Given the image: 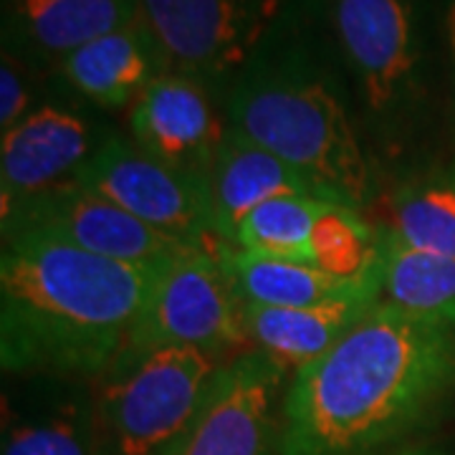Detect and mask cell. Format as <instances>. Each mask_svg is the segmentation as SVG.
I'll list each match as a JSON object with an SVG mask.
<instances>
[{
	"label": "cell",
	"instance_id": "obj_4",
	"mask_svg": "<svg viewBox=\"0 0 455 455\" xmlns=\"http://www.w3.org/2000/svg\"><path fill=\"white\" fill-rule=\"evenodd\" d=\"M357 127L379 180L423 167L427 38L418 0H322Z\"/></svg>",
	"mask_w": 455,
	"mask_h": 455
},
{
	"label": "cell",
	"instance_id": "obj_18",
	"mask_svg": "<svg viewBox=\"0 0 455 455\" xmlns=\"http://www.w3.org/2000/svg\"><path fill=\"white\" fill-rule=\"evenodd\" d=\"M220 260L238 299L251 307L271 309H307L347 293H355L364 286L382 283V263L370 276L359 281H341L324 274L314 263L274 259L223 245Z\"/></svg>",
	"mask_w": 455,
	"mask_h": 455
},
{
	"label": "cell",
	"instance_id": "obj_14",
	"mask_svg": "<svg viewBox=\"0 0 455 455\" xmlns=\"http://www.w3.org/2000/svg\"><path fill=\"white\" fill-rule=\"evenodd\" d=\"M140 0H5L3 53L38 74L59 71L74 51L137 23Z\"/></svg>",
	"mask_w": 455,
	"mask_h": 455
},
{
	"label": "cell",
	"instance_id": "obj_15",
	"mask_svg": "<svg viewBox=\"0 0 455 455\" xmlns=\"http://www.w3.org/2000/svg\"><path fill=\"white\" fill-rule=\"evenodd\" d=\"M382 283L331 299L307 309H271L243 304V319L253 352H260L289 379L324 357L337 341L379 304Z\"/></svg>",
	"mask_w": 455,
	"mask_h": 455
},
{
	"label": "cell",
	"instance_id": "obj_20",
	"mask_svg": "<svg viewBox=\"0 0 455 455\" xmlns=\"http://www.w3.org/2000/svg\"><path fill=\"white\" fill-rule=\"evenodd\" d=\"M382 235L379 301L418 314L455 319V256L405 248Z\"/></svg>",
	"mask_w": 455,
	"mask_h": 455
},
{
	"label": "cell",
	"instance_id": "obj_5",
	"mask_svg": "<svg viewBox=\"0 0 455 455\" xmlns=\"http://www.w3.org/2000/svg\"><path fill=\"white\" fill-rule=\"evenodd\" d=\"M230 359L196 347H124L94 382V455H172Z\"/></svg>",
	"mask_w": 455,
	"mask_h": 455
},
{
	"label": "cell",
	"instance_id": "obj_1",
	"mask_svg": "<svg viewBox=\"0 0 455 455\" xmlns=\"http://www.w3.org/2000/svg\"><path fill=\"white\" fill-rule=\"evenodd\" d=\"M455 415V319L379 301L289 382L281 455H385Z\"/></svg>",
	"mask_w": 455,
	"mask_h": 455
},
{
	"label": "cell",
	"instance_id": "obj_16",
	"mask_svg": "<svg viewBox=\"0 0 455 455\" xmlns=\"http://www.w3.org/2000/svg\"><path fill=\"white\" fill-rule=\"evenodd\" d=\"M205 185L211 197L212 233L226 245H233L235 230L245 215L268 200L286 196L324 197L291 164L233 130L226 132L223 145L205 175Z\"/></svg>",
	"mask_w": 455,
	"mask_h": 455
},
{
	"label": "cell",
	"instance_id": "obj_7",
	"mask_svg": "<svg viewBox=\"0 0 455 455\" xmlns=\"http://www.w3.org/2000/svg\"><path fill=\"white\" fill-rule=\"evenodd\" d=\"M220 248L190 245L157 268L127 347H196L235 359L251 344L243 301L228 278Z\"/></svg>",
	"mask_w": 455,
	"mask_h": 455
},
{
	"label": "cell",
	"instance_id": "obj_8",
	"mask_svg": "<svg viewBox=\"0 0 455 455\" xmlns=\"http://www.w3.org/2000/svg\"><path fill=\"white\" fill-rule=\"evenodd\" d=\"M76 182L182 243L226 245L212 233L205 178L157 160L116 132L84 167Z\"/></svg>",
	"mask_w": 455,
	"mask_h": 455
},
{
	"label": "cell",
	"instance_id": "obj_25",
	"mask_svg": "<svg viewBox=\"0 0 455 455\" xmlns=\"http://www.w3.org/2000/svg\"><path fill=\"white\" fill-rule=\"evenodd\" d=\"M445 36H448V49H451V59H453V71H455V0L448 3V11H445ZM453 167H455V155H453Z\"/></svg>",
	"mask_w": 455,
	"mask_h": 455
},
{
	"label": "cell",
	"instance_id": "obj_9",
	"mask_svg": "<svg viewBox=\"0 0 455 455\" xmlns=\"http://www.w3.org/2000/svg\"><path fill=\"white\" fill-rule=\"evenodd\" d=\"M16 235H44L101 259L137 266H160L190 248L79 182L3 208V238Z\"/></svg>",
	"mask_w": 455,
	"mask_h": 455
},
{
	"label": "cell",
	"instance_id": "obj_2",
	"mask_svg": "<svg viewBox=\"0 0 455 455\" xmlns=\"http://www.w3.org/2000/svg\"><path fill=\"white\" fill-rule=\"evenodd\" d=\"M228 130L243 134L364 215L379 172L357 127L322 0H293L223 94Z\"/></svg>",
	"mask_w": 455,
	"mask_h": 455
},
{
	"label": "cell",
	"instance_id": "obj_12",
	"mask_svg": "<svg viewBox=\"0 0 455 455\" xmlns=\"http://www.w3.org/2000/svg\"><path fill=\"white\" fill-rule=\"evenodd\" d=\"M130 130L157 160L205 178L228 132L223 94L185 74H160L134 101Z\"/></svg>",
	"mask_w": 455,
	"mask_h": 455
},
{
	"label": "cell",
	"instance_id": "obj_22",
	"mask_svg": "<svg viewBox=\"0 0 455 455\" xmlns=\"http://www.w3.org/2000/svg\"><path fill=\"white\" fill-rule=\"evenodd\" d=\"M314 266L341 281L370 276L382 263V235L344 203H326L311 235Z\"/></svg>",
	"mask_w": 455,
	"mask_h": 455
},
{
	"label": "cell",
	"instance_id": "obj_19",
	"mask_svg": "<svg viewBox=\"0 0 455 455\" xmlns=\"http://www.w3.org/2000/svg\"><path fill=\"white\" fill-rule=\"evenodd\" d=\"M387 197L392 241L412 251L455 256V167H423L395 182Z\"/></svg>",
	"mask_w": 455,
	"mask_h": 455
},
{
	"label": "cell",
	"instance_id": "obj_23",
	"mask_svg": "<svg viewBox=\"0 0 455 455\" xmlns=\"http://www.w3.org/2000/svg\"><path fill=\"white\" fill-rule=\"evenodd\" d=\"M36 74L38 71L3 53V64H0V130L3 134L13 130L18 122H23L38 107L36 82H33Z\"/></svg>",
	"mask_w": 455,
	"mask_h": 455
},
{
	"label": "cell",
	"instance_id": "obj_21",
	"mask_svg": "<svg viewBox=\"0 0 455 455\" xmlns=\"http://www.w3.org/2000/svg\"><path fill=\"white\" fill-rule=\"evenodd\" d=\"M326 203L334 200L314 196H286L268 200L241 220L230 248L274 259L314 263L311 235Z\"/></svg>",
	"mask_w": 455,
	"mask_h": 455
},
{
	"label": "cell",
	"instance_id": "obj_17",
	"mask_svg": "<svg viewBox=\"0 0 455 455\" xmlns=\"http://www.w3.org/2000/svg\"><path fill=\"white\" fill-rule=\"evenodd\" d=\"M59 74L76 97L97 109L116 112L132 99L137 101L147 84L163 74V66L140 23H132L74 51Z\"/></svg>",
	"mask_w": 455,
	"mask_h": 455
},
{
	"label": "cell",
	"instance_id": "obj_6",
	"mask_svg": "<svg viewBox=\"0 0 455 455\" xmlns=\"http://www.w3.org/2000/svg\"><path fill=\"white\" fill-rule=\"evenodd\" d=\"M293 0H140L137 23L163 74H185L226 94Z\"/></svg>",
	"mask_w": 455,
	"mask_h": 455
},
{
	"label": "cell",
	"instance_id": "obj_10",
	"mask_svg": "<svg viewBox=\"0 0 455 455\" xmlns=\"http://www.w3.org/2000/svg\"><path fill=\"white\" fill-rule=\"evenodd\" d=\"M289 382L260 352L230 359L172 455H281Z\"/></svg>",
	"mask_w": 455,
	"mask_h": 455
},
{
	"label": "cell",
	"instance_id": "obj_24",
	"mask_svg": "<svg viewBox=\"0 0 455 455\" xmlns=\"http://www.w3.org/2000/svg\"><path fill=\"white\" fill-rule=\"evenodd\" d=\"M385 455H455V445H451V443H435V440H418V443L403 445V448Z\"/></svg>",
	"mask_w": 455,
	"mask_h": 455
},
{
	"label": "cell",
	"instance_id": "obj_13",
	"mask_svg": "<svg viewBox=\"0 0 455 455\" xmlns=\"http://www.w3.org/2000/svg\"><path fill=\"white\" fill-rule=\"evenodd\" d=\"M3 397V455H94V382L20 377Z\"/></svg>",
	"mask_w": 455,
	"mask_h": 455
},
{
	"label": "cell",
	"instance_id": "obj_3",
	"mask_svg": "<svg viewBox=\"0 0 455 455\" xmlns=\"http://www.w3.org/2000/svg\"><path fill=\"white\" fill-rule=\"evenodd\" d=\"M160 266L101 259L44 235L3 238L5 374L97 382L127 347Z\"/></svg>",
	"mask_w": 455,
	"mask_h": 455
},
{
	"label": "cell",
	"instance_id": "obj_11",
	"mask_svg": "<svg viewBox=\"0 0 455 455\" xmlns=\"http://www.w3.org/2000/svg\"><path fill=\"white\" fill-rule=\"evenodd\" d=\"M112 132L74 104H38L23 122L3 134V208L76 182Z\"/></svg>",
	"mask_w": 455,
	"mask_h": 455
}]
</instances>
